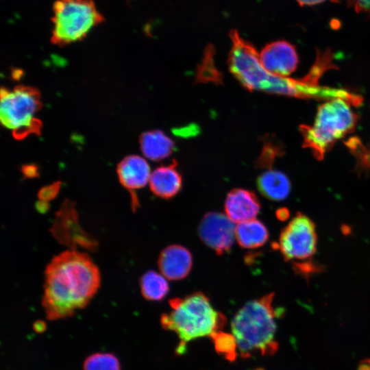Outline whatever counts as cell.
Segmentation results:
<instances>
[{
    "label": "cell",
    "instance_id": "4316f807",
    "mask_svg": "<svg viewBox=\"0 0 370 370\" xmlns=\"http://www.w3.org/2000/svg\"><path fill=\"white\" fill-rule=\"evenodd\" d=\"M22 173L25 177H36L38 176V168L34 164H26L22 167Z\"/></svg>",
    "mask_w": 370,
    "mask_h": 370
},
{
    "label": "cell",
    "instance_id": "30bf717a",
    "mask_svg": "<svg viewBox=\"0 0 370 370\" xmlns=\"http://www.w3.org/2000/svg\"><path fill=\"white\" fill-rule=\"evenodd\" d=\"M51 231L60 243L73 248L79 245L92 249L97 246L96 241L79 226L75 206L69 200L64 202L56 213Z\"/></svg>",
    "mask_w": 370,
    "mask_h": 370
},
{
    "label": "cell",
    "instance_id": "f1b7e54d",
    "mask_svg": "<svg viewBox=\"0 0 370 370\" xmlns=\"http://www.w3.org/2000/svg\"><path fill=\"white\" fill-rule=\"evenodd\" d=\"M46 323L42 321H36L34 323V330L36 332H42L45 330L46 329Z\"/></svg>",
    "mask_w": 370,
    "mask_h": 370
},
{
    "label": "cell",
    "instance_id": "277c9868",
    "mask_svg": "<svg viewBox=\"0 0 370 370\" xmlns=\"http://www.w3.org/2000/svg\"><path fill=\"white\" fill-rule=\"evenodd\" d=\"M171 311L161 317L162 326L177 334L181 340L177 349L182 353L188 341L210 336L221 331L225 317L214 310L209 298L201 292H195L182 298L169 301Z\"/></svg>",
    "mask_w": 370,
    "mask_h": 370
},
{
    "label": "cell",
    "instance_id": "8fae6325",
    "mask_svg": "<svg viewBox=\"0 0 370 370\" xmlns=\"http://www.w3.org/2000/svg\"><path fill=\"white\" fill-rule=\"evenodd\" d=\"M260 60L270 73L288 77L297 69L299 57L293 45L280 40L266 45L260 53Z\"/></svg>",
    "mask_w": 370,
    "mask_h": 370
},
{
    "label": "cell",
    "instance_id": "f546056e",
    "mask_svg": "<svg viewBox=\"0 0 370 370\" xmlns=\"http://www.w3.org/2000/svg\"><path fill=\"white\" fill-rule=\"evenodd\" d=\"M277 217L280 220H286L289 217V212L286 208H280L277 212Z\"/></svg>",
    "mask_w": 370,
    "mask_h": 370
},
{
    "label": "cell",
    "instance_id": "e0dca14e",
    "mask_svg": "<svg viewBox=\"0 0 370 370\" xmlns=\"http://www.w3.org/2000/svg\"><path fill=\"white\" fill-rule=\"evenodd\" d=\"M140 145L143 155L154 161L167 158L175 149L174 142L158 130L143 133L140 137Z\"/></svg>",
    "mask_w": 370,
    "mask_h": 370
},
{
    "label": "cell",
    "instance_id": "6da1fadb",
    "mask_svg": "<svg viewBox=\"0 0 370 370\" xmlns=\"http://www.w3.org/2000/svg\"><path fill=\"white\" fill-rule=\"evenodd\" d=\"M230 37L232 45L227 64L232 74L249 91L293 97L299 99L331 100L341 98L349 100L352 93L345 89L321 86L318 84L323 71L316 65L301 79L274 75L266 70L260 60V54L254 45L232 29Z\"/></svg>",
    "mask_w": 370,
    "mask_h": 370
},
{
    "label": "cell",
    "instance_id": "d6986e66",
    "mask_svg": "<svg viewBox=\"0 0 370 370\" xmlns=\"http://www.w3.org/2000/svg\"><path fill=\"white\" fill-rule=\"evenodd\" d=\"M140 286L143 297L151 301L162 299L169 290L166 278L155 271H148L143 275Z\"/></svg>",
    "mask_w": 370,
    "mask_h": 370
},
{
    "label": "cell",
    "instance_id": "7402d4cb",
    "mask_svg": "<svg viewBox=\"0 0 370 370\" xmlns=\"http://www.w3.org/2000/svg\"><path fill=\"white\" fill-rule=\"evenodd\" d=\"M213 341L217 352L224 357L232 361L236 356L238 348L236 338L233 334L219 331L210 336Z\"/></svg>",
    "mask_w": 370,
    "mask_h": 370
},
{
    "label": "cell",
    "instance_id": "7c38bea8",
    "mask_svg": "<svg viewBox=\"0 0 370 370\" xmlns=\"http://www.w3.org/2000/svg\"><path fill=\"white\" fill-rule=\"evenodd\" d=\"M161 273L168 280H180L190 273L193 265L191 253L186 247L172 245L165 247L158 260Z\"/></svg>",
    "mask_w": 370,
    "mask_h": 370
},
{
    "label": "cell",
    "instance_id": "8992f818",
    "mask_svg": "<svg viewBox=\"0 0 370 370\" xmlns=\"http://www.w3.org/2000/svg\"><path fill=\"white\" fill-rule=\"evenodd\" d=\"M42 106L40 94L34 87L18 85L12 90L1 89V122L12 130L15 139L40 134L42 123L37 114Z\"/></svg>",
    "mask_w": 370,
    "mask_h": 370
},
{
    "label": "cell",
    "instance_id": "9a60e30c",
    "mask_svg": "<svg viewBox=\"0 0 370 370\" xmlns=\"http://www.w3.org/2000/svg\"><path fill=\"white\" fill-rule=\"evenodd\" d=\"M177 166V161L173 160L169 165L156 168L151 174L149 187L155 195L169 199L180 192L182 186V177Z\"/></svg>",
    "mask_w": 370,
    "mask_h": 370
},
{
    "label": "cell",
    "instance_id": "5bb4252c",
    "mask_svg": "<svg viewBox=\"0 0 370 370\" xmlns=\"http://www.w3.org/2000/svg\"><path fill=\"white\" fill-rule=\"evenodd\" d=\"M116 171L120 183L130 191L144 187L151 177L149 164L136 155L125 157L119 163Z\"/></svg>",
    "mask_w": 370,
    "mask_h": 370
},
{
    "label": "cell",
    "instance_id": "1f68e13d",
    "mask_svg": "<svg viewBox=\"0 0 370 370\" xmlns=\"http://www.w3.org/2000/svg\"><path fill=\"white\" fill-rule=\"evenodd\" d=\"M358 370H370V358L362 360L358 367Z\"/></svg>",
    "mask_w": 370,
    "mask_h": 370
},
{
    "label": "cell",
    "instance_id": "ba28073f",
    "mask_svg": "<svg viewBox=\"0 0 370 370\" xmlns=\"http://www.w3.org/2000/svg\"><path fill=\"white\" fill-rule=\"evenodd\" d=\"M317 245L314 223L299 212L282 230L278 243L273 246L280 250L286 261L299 262L311 260Z\"/></svg>",
    "mask_w": 370,
    "mask_h": 370
},
{
    "label": "cell",
    "instance_id": "ffe728a7",
    "mask_svg": "<svg viewBox=\"0 0 370 370\" xmlns=\"http://www.w3.org/2000/svg\"><path fill=\"white\" fill-rule=\"evenodd\" d=\"M262 150L257 160V166L260 169H271L277 157L284 151L280 143L270 136L263 139Z\"/></svg>",
    "mask_w": 370,
    "mask_h": 370
},
{
    "label": "cell",
    "instance_id": "52a82bcc",
    "mask_svg": "<svg viewBox=\"0 0 370 370\" xmlns=\"http://www.w3.org/2000/svg\"><path fill=\"white\" fill-rule=\"evenodd\" d=\"M53 12L51 42L58 46L83 40L104 21L93 0H56Z\"/></svg>",
    "mask_w": 370,
    "mask_h": 370
},
{
    "label": "cell",
    "instance_id": "7a4b0ae2",
    "mask_svg": "<svg viewBox=\"0 0 370 370\" xmlns=\"http://www.w3.org/2000/svg\"><path fill=\"white\" fill-rule=\"evenodd\" d=\"M100 282L99 270L87 254L72 249L54 256L45 271L42 304L47 318L68 317L84 308Z\"/></svg>",
    "mask_w": 370,
    "mask_h": 370
},
{
    "label": "cell",
    "instance_id": "4dcf8cb0",
    "mask_svg": "<svg viewBox=\"0 0 370 370\" xmlns=\"http://www.w3.org/2000/svg\"><path fill=\"white\" fill-rule=\"evenodd\" d=\"M36 208L39 212H45L49 209V204L40 200L36 204Z\"/></svg>",
    "mask_w": 370,
    "mask_h": 370
},
{
    "label": "cell",
    "instance_id": "4fadbf2b",
    "mask_svg": "<svg viewBox=\"0 0 370 370\" xmlns=\"http://www.w3.org/2000/svg\"><path fill=\"white\" fill-rule=\"evenodd\" d=\"M224 208L227 217L239 223L255 219L260 212V203L253 191L234 188L227 194Z\"/></svg>",
    "mask_w": 370,
    "mask_h": 370
},
{
    "label": "cell",
    "instance_id": "5b68a950",
    "mask_svg": "<svg viewBox=\"0 0 370 370\" xmlns=\"http://www.w3.org/2000/svg\"><path fill=\"white\" fill-rule=\"evenodd\" d=\"M352 106L341 98L325 101L319 106L312 125H300L303 147L317 160H322L337 140L354 130L359 116Z\"/></svg>",
    "mask_w": 370,
    "mask_h": 370
},
{
    "label": "cell",
    "instance_id": "cb8c5ba5",
    "mask_svg": "<svg viewBox=\"0 0 370 370\" xmlns=\"http://www.w3.org/2000/svg\"><path fill=\"white\" fill-rule=\"evenodd\" d=\"M293 268L296 274L306 279L323 270L322 266L314 262L312 260L293 262Z\"/></svg>",
    "mask_w": 370,
    "mask_h": 370
},
{
    "label": "cell",
    "instance_id": "2e32d148",
    "mask_svg": "<svg viewBox=\"0 0 370 370\" xmlns=\"http://www.w3.org/2000/svg\"><path fill=\"white\" fill-rule=\"evenodd\" d=\"M257 187L262 195L267 199L282 201L290 193L291 182L284 173L271 169L259 175Z\"/></svg>",
    "mask_w": 370,
    "mask_h": 370
},
{
    "label": "cell",
    "instance_id": "484cf974",
    "mask_svg": "<svg viewBox=\"0 0 370 370\" xmlns=\"http://www.w3.org/2000/svg\"><path fill=\"white\" fill-rule=\"evenodd\" d=\"M345 1L356 12L370 17V0H345Z\"/></svg>",
    "mask_w": 370,
    "mask_h": 370
},
{
    "label": "cell",
    "instance_id": "9c48e42d",
    "mask_svg": "<svg viewBox=\"0 0 370 370\" xmlns=\"http://www.w3.org/2000/svg\"><path fill=\"white\" fill-rule=\"evenodd\" d=\"M236 226L226 214L217 212L206 213L198 227V234L204 244L219 255L228 252L235 236Z\"/></svg>",
    "mask_w": 370,
    "mask_h": 370
},
{
    "label": "cell",
    "instance_id": "3957f363",
    "mask_svg": "<svg viewBox=\"0 0 370 370\" xmlns=\"http://www.w3.org/2000/svg\"><path fill=\"white\" fill-rule=\"evenodd\" d=\"M273 297L271 293L249 301L234 317L232 334L243 358L254 354L272 355L277 351L275 319L279 314L273 306Z\"/></svg>",
    "mask_w": 370,
    "mask_h": 370
},
{
    "label": "cell",
    "instance_id": "d4e9b609",
    "mask_svg": "<svg viewBox=\"0 0 370 370\" xmlns=\"http://www.w3.org/2000/svg\"><path fill=\"white\" fill-rule=\"evenodd\" d=\"M60 182H56L40 188L38 193L39 200L48 202L53 199L59 193Z\"/></svg>",
    "mask_w": 370,
    "mask_h": 370
},
{
    "label": "cell",
    "instance_id": "83f0119b",
    "mask_svg": "<svg viewBox=\"0 0 370 370\" xmlns=\"http://www.w3.org/2000/svg\"><path fill=\"white\" fill-rule=\"evenodd\" d=\"M326 0H296V1L301 6H305V5H314L319 3H321Z\"/></svg>",
    "mask_w": 370,
    "mask_h": 370
},
{
    "label": "cell",
    "instance_id": "603a6c76",
    "mask_svg": "<svg viewBox=\"0 0 370 370\" xmlns=\"http://www.w3.org/2000/svg\"><path fill=\"white\" fill-rule=\"evenodd\" d=\"M201 66L198 69L197 79L201 82L219 83L221 77L213 62V48L208 47L205 51Z\"/></svg>",
    "mask_w": 370,
    "mask_h": 370
},
{
    "label": "cell",
    "instance_id": "ac0fdd59",
    "mask_svg": "<svg viewBox=\"0 0 370 370\" xmlns=\"http://www.w3.org/2000/svg\"><path fill=\"white\" fill-rule=\"evenodd\" d=\"M235 236L238 245L245 249H256L264 245L269 238L266 226L254 219L237 224Z\"/></svg>",
    "mask_w": 370,
    "mask_h": 370
},
{
    "label": "cell",
    "instance_id": "44dd1931",
    "mask_svg": "<svg viewBox=\"0 0 370 370\" xmlns=\"http://www.w3.org/2000/svg\"><path fill=\"white\" fill-rule=\"evenodd\" d=\"M84 370H121L117 358L109 353L89 356L84 362Z\"/></svg>",
    "mask_w": 370,
    "mask_h": 370
}]
</instances>
